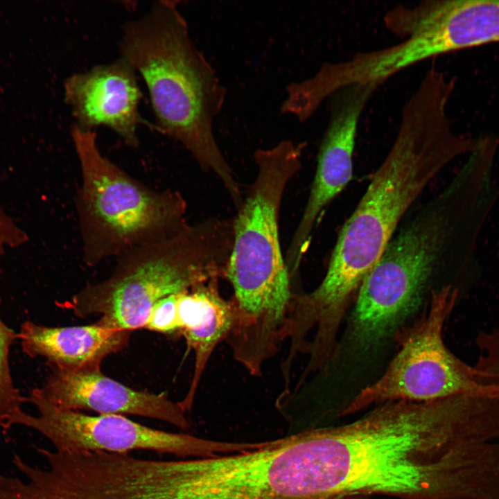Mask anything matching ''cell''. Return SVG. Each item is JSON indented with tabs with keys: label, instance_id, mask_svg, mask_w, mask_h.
I'll use <instances>...</instances> for the list:
<instances>
[{
	"label": "cell",
	"instance_id": "4fadbf2b",
	"mask_svg": "<svg viewBox=\"0 0 499 499\" xmlns=\"http://www.w3.org/2000/svg\"><path fill=\"white\" fill-rule=\"evenodd\" d=\"M36 389L48 401L64 410L134 414L182 429L189 427L179 402H173L163 394L132 389L105 376L100 367L77 370L53 367L43 385Z\"/></svg>",
	"mask_w": 499,
	"mask_h": 499
},
{
	"label": "cell",
	"instance_id": "30bf717a",
	"mask_svg": "<svg viewBox=\"0 0 499 499\" xmlns=\"http://www.w3.org/2000/svg\"><path fill=\"white\" fill-rule=\"evenodd\" d=\"M26 401L34 405V415L23 410L8 421L7 429L22 426L45 437L60 452H106L129 454L150 450L177 456L213 457L229 453L230 442L213 441L186 433L152 428L122 414L89 415L60 408L33 389Z\"/></svg>",
	"mask_w": 499,
	"mask_h": 499
},
{
	"label": "cell",
	"instance_id": "9c48e42d",
	"mask_svg": "<svg viewBox=\"0 0 499 499\" xmlns=\"http://www.w3.org/2000/svg\"><path fill=\"white\" fill-rule=\"evenodd\" d=\"M176 499H315L306 430L250 450L177 460Z\"/></svg>",
	"mask_w": 499,
	"mask_h": 499
},
{
	"label": "cell",
	"instance_id": "ba28073f",
	"mask_svg": "<svg viewBox=\"0 0 499 499\" xmlns=\"http://www.w3.org/2000/svg\"><path fill=\"white\" fill-rule=\"evenodd\" d=\"M392 238L356 294L353 331L362 344L392 333L418 308L451 230L446 197Z\"/></svg>",
	"mask_w": 499,
	"mask_h": 499
},
{
	"label": "cell",
	"instance_id": "5b68a950",
	"mask_svg": "<svg viewBox=\"0 0 499 499\" xmlns=\"http://www.w3.org/2000/svg\"><path fill=\"white\" fill-rule=\"evenodd\" d=\"M233 245L232 219L209 218L117 258L111 275L67 303L80 317L126 331L145 328L161 299L224 277Z\"/></svg>",
	"mask_w": 499,
	"mask_h": 499
},
{
	"label": "cell",
	"instance_id": "e0dca14e",
	"mask_svg": "<svg viewBox=\"0 0 499 499\" xmlns=\"http://www.w3.org/2000/svg\"><path fill=\"white\" fill-rule=\"evenodd\" d=\"M177 294L167 296L155 304L148 317L146 329L164 333L177 331Z\"/></svg>",
	"mask_w": 499,
	"mask_h": 499
},
{
	"label": "cell",
	"instance_id": "5bb4252c",
	"mask_svg": "<svg viewBox=\"0 0 499 499\" xmlns=\"http://www.w3.org/2000/svg\"><path fill=\"white\" fill-rule=\"evenodd\" d=\"M17 335L21 351L28 356L44 358L55 368L77 370L100 367L105 357L127 344L129 331L98 323L58 327L26 321Z\"/></svg>",
	"mask_w": 499,
	"mask_h": 499
},
{
	"label": "cell",
	"instance_id": "8fae6325",
	"mask_svg": "<svg viewBox=\"0 0 499 499\" xmlns=\"http://www.w3.org/2000/svg\"><path fill=\"white\" fill-rule=\"evenodd\" d=\"M378 87L374 83L351 85L329 98L330 116L319 149L315 175L306 207L285 256L290 271L299 270L322 211L352 178L359 119Z\"/></svg>",
	"mask_w": 499,
	"mask_h": 499
},
{
	"label": "cell",
	"instance_id": "6da1fadb",
	"mask_svg": "<svg viewBox=\"0 0 499 499\" xmlns=\"http://www.w3.org/2000/svg\"><path fill=\"white\" fill-rule=\"evenodd\" d=\"M313 432L319 499L480 496V431L460 396L387 401L351 423Z\"/></svg>",
	"mask_w": 499,
	"mask_h": 499
},
{
	"label": "cell",
	"instance_id": "3957f363",
	"mask_svg": "<svg viewBox=\"0 0 499 499\" xmlns=\"http://www.w3.org/2000/svg\"><path fill=\"white\" fill-rule=\"evenodd\" d=\"M177 3L157 1L144 16L127 22L120 42L121 57L145 82L155 128L214 173L236 202L241 190L213 133L225 89L191 40Z\"/></svg>",
	"mask_w": 499,
	"mask_h": 499
},
{
	"label": "cell",
	"instance_id": "277c9868",
	"mask_svg": "<svg viewBox=\"0 0 499 499\" xmlns=\"http://www.w3.org/2000/svg\"><path fill=\"white\" fill-rule=\"evenodd\" d=\"M304 144L284 139L254 153L257 173L233 221V245L225 277L231 331L240 338L266 342L284 330L294 292L283 256L279 215L286 187L301 168Z\"/></svg>",
	"mask_w": 499,
	"mask_h": 499
},
{
	"label": "cell",
	"instance_id": "9a60e30c",
	"mask_svg": "<svg viewBox=\"0 0 499 499\" xmlns=\"http://www.w3.org/2000/svg\"><path fill=\"white\" fill-rule=\"evenodd\" d=\"M218 281V279H212L177 294V331L195 354L189 389L184 399L179 401L185 411L192 408L209 358L217 346L225 341L231 328V305L220 295Z\"/></svg>",
	"mask_w": 499,
	"mask_h": 499
},
{
	"label": "cell",
	"instance_id": "7a4b0ae2",
	"mask_svg": "<svg viewBox=\"0 0 499 499\" xmlns=\"http://www.w3.org/2000/svg\"><path fill=\"white\" fill-rule=\"evenodd\" d=\"M450 92L421 81L406 100L394 141L338 237L326 274L306 293L308 311L338 324L366 274L392 239L407 210L449 163L478 144L457 133L449 117Z\"/></svg>",
	"mask_w": 499,
	"mask_h": 499
},
{
	"label": "cell",
	"instance_id": "52a82bcc",
	"mask_svg": "<svg viewBox=\"0 0 499 499\" xmlns=\"http://www.w3.org/2000/svg\"><path fill=\"white\" fill-rule=\"evenodd\" d=\"M459 290L447 285L431 292L427 311L399 336L400 349L385 373L362 389L342 410L357 412L387 401L429 402L484 391L499 383V347L483 340L469 365L455 356L444 340V327Z\"/></svg>",
	"mask_w": 499,
	"mask_h": 499
},
{
	"label": "cell",
	"instance_id": "8992f818",
	"mask_svg": "<svg viewBox=\"0 0 499 499\" xmlns=\"http://www.w3.org/2000/svg\"><path fill=\"white\" fill-rule=\"evenodd\" d=\"M71 137L81 173L76 206L87 266L118 258L189 224L182 194L151 189L130 176L102 154L94 130L73 125Z\"/></svg>",
	"mask_w": 499,
	"mask_h": 499
},
{
	"label": "cell",
	"instance_id": "7c38bea8",
	"mask_svg": "<svg viewBox=\"0 0 499 499\" xmlns=\"http://www.w3.org/2000/svg\"><path fill=\"white\" fill-rule=\"evenodd\" d=\"M64 89L74 125L89 130L105 126L128 146L139 145L141 92L135 70L123 58L73 73L66 79Z\"/></svg>",
	"mask_w": 499,
	"mask_h": 499
},
{
	"label": "cell",
	"instance_id": "2e32d148",
	"mask_svg": "<svg viewBox=\"0 0 499 499\" xmlns=\"http://www.w3.org/2000/svg\"><path fill=\"white\" fill-rule=\"evenodd\" d=\"M15 340H18L17 332L0 316V428L3 429L12 417L23 410L26 402L15 385L10 367V351Z\"/></svg>",
	"mask_w": 499,
	"mask_h": 499
},
{
	"label": "cell",
	"instance_id": "ac0fdd59",
	"mask_svg": "<svg viewBox=\"0 0 499 499\" xmlns=\"http://www.w3.org/2000/svg\"><path fill=\"white\" fill-rule=\"evenodd\" d=\"M28 234L3 209H0V259L8 248H16L28 242Z\"/></svg>",
	"mask_w": 499,
	"mask_h": 499
}]
</instances>
